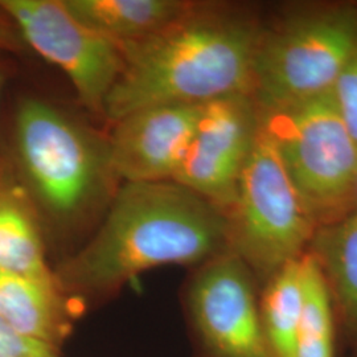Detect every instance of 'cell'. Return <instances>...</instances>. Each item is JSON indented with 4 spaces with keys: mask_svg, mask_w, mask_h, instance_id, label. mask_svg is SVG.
<instances>
[{
    "mask_svg": "<svg viewBox=\"0 0 357 357\" xmlns=\"http://www.w3.org/2000/svg\"><path fill=\"white\" fill-rule=\"evenodd\" d=\"M200 110L202 105H162L116 121L106 143L110 172L126 183L174 180Z\"/></svg>",
    "mask_w": 357,
    "mask_h": 357,
    "instance_id": "30bf717a",
    "label": "cell"
},
{
    "mask_svg": "<svg viewBox=\"0 0 357 357\" xmlns=\"http://www.w3.org/2000/svg\"><path fill=\"white\" fill-rule=\"evenodd\" d=\"M259 112L262 126L318 227L356 206L357 144L331 93Z\"/></svg>",
    "mask_w": 357,
    "mask_h": 357,
    "instance_id": "5b68a950",
    "label": "cell"
},
{
    "mask_svg": "<svg viewBox=\"0 0 357 357\" xmlns=\"http://www.w3.org/2000/svg\"><path fill=\"white\" fill-rule=\"evenodd\" d=\"M259 128L261 112L250 94L202 105L191 143L172 181L227 213Z\"/></svg>",
    "mask_w": 357,
    "mask_h": 357,
    "instance_id": "9c48e42d",
    "label": "cell"
},
{
    "mask_svg": "<svg viewBox=\"0 0 357 357\" xmlns=\"http://www.w3.org/2000/svg\"><path fill=\"white\" fill-rule=\"evenodd\" d=\"M303 255L268 278L259 294L264 328L277 357H295L303 310Z\"/></svg>",
    "mask_w": 357,
    "mask_h": 357,
    "instance_id": "9a60e30c",
    "label": "cell"
},
{
    "mask_svg": "<svg viewBox=\"0 0 357 357\" xmlns=\"http://www.w3.org/2000/svg\"><path fill=\"white\" fill-rule=\"evenodd\" d=\"M337 319L331 294L314 257L303 255V310L295 357H336Z\"/></svg>",
    "mask_w": 357,
    "mask_h": 357,
    "instance_id": "2e32d148",
    "label": "cell"
},
{
    "mask_svg": "<svg viewBox=\"0 0 357 357\" xmlns=\"http://www.w3.org/2000/svg\"><path fill=\"white\" fill-rule=\"evenodd\" d=\"M17 160L40 202L56 217L76 216L110 172L107 146L75 121L38 98L15 114Z\"/></svg>",
    "mask_w": 357,
    "mask_h": 357,
    "instance_id": "8992f818",
    "label": "cell"
},
{
    "mask_svg": "<svg viewBox=\"0 0 357 357\" xmlns=\"http://www.w3.org/2000/svg\"><path fill=\"white\" fill-rule=\"evenodd\" d=\"M6 79H7L6 70H4V68L0 65V93H1V89H3V86H4V84H6Z\"/></svg>",
    "mask_w": 357,
    "mask_h": 357,
    "instance_id": "ffe728a7",
    "label": "cell"
},
{
    "mask_svg": "<svg viewBox=\"0 0 357 357\" xmlns=\"http://www.w3.org/2000/svg\"><path fill=\"white\" fill-rule=\"evenodd\" d=\"M26 47L59 66L79 100L103 113L123 65L119 44L78 20L64 0H0Z\"/></svg>",
    "mask_w": 357,
    "mask_h": 357,
    "instance_id": "ba28073f",
    "label": "cell"
},
{
    "mask_svg": "<svg viewBox=\"0 0 357 357\" xmlns=\"http://www.w3.org/2000/svg\"><path fill=\"white\" fill-rule=\"evenodd\" d=\"M26 44L13 19L0 7V51L20 53Z\"/></svg>",
    "mask_w": 357,
    "mask_h": 357,
    "instance_id": "d6986e66",
    "label": "cell"
},
{
    "mask_svg": "<svg viewBox=\"0 0 357 357\" xmlns=\"http://www.w3.org/2000/svg\"><path fill=\"white\" fill-rule=\"evenodd\" d=\"M68 10L116 43L135 41L174 24L195 4L178 0H64Z\"/></svg>",
    "mask_w": 357,
    "mask_h": 357,
    "instance_id": "5bb4252c",
    "label": "cell"
},
{
    "mask_svg": "<svg viewBox=\"0 0 357 357\" xmlns=\"http://www.w3.org/2000/svg\"><path fill=\"white\" fill-rule=\"evenodd\" d=\"M229 250L225 213L176 181L126 183L101 228L54 270L77 307L112 296L144 271L200 266Z\"/></svg>",
    "mask_w": 357,
    "mask_h": 357,
    "instance_id": "6da1fadb",
    "label": "cell"
},
{
    "mask_svg": "<svg viewBox=\"0 0 357 357\" xmlns=\"http://www.w3.org/2000/svg\"><path fill=\"white\" fill-rule=\"evenodd\" d=\"M262 26L237 13L193 6L149 38L118 43L123 65L103 114L116 122L146 107L204 105L250 94Z\"/></svg>",
    "mask_w": 357,
    "mask_h": 357,
    "instance_id": "7a4b0ae2",
    "label": "cell"
},
{
    "mask_svg": "<svg viewBox=\"0 0 357 357\" xmlns=\"http://www.w3.org/2000/svg\"><path fill=\"white\" fill-rule=\"evenodd\" d=\"M185 310L203 356L277 357L261 318L257 280L230 250L199 266Z\"/></svg>",
    "mask_w": 357,
    "mask_h": 357,
    "instance_id": "52a82bcc",
    "label": "cell"
},
{
    "mask_svg": "<svg viewBox=\"0 0 357 357\" xmlns=\"http://www.w3.org/2000/svg\"><path fill=\"white\" fill-rule=\"evenodd\" d=\"M0 357H59V352L26 339L0 320Z\"/></svg>",
    "mask_w": 357,
    "mask_h": 357,
    "instance_id": "ac0fdd59",
    "label": "cell"
},
{
    "mask_svg": "<svg viewBox=\"0 0 357 357\" xmlns=\"http://www.w3.org/2000/svg\"><path fill=\"white\" fill-rule=\"evenodd\" d=\"M356 52V7L343 4L293 13L278 26L262 29L252 97L266 112L331 93Z\"/></svg>",
    "mask_w": 357,
    "mask_h": 357,
    "instance_id": "3957f363",
    "label": "cell"
},
{
    "mask_svg": "<svg viewBox=\"0 0 357 357\" xmlns=\"http://www.w3.org/2000/svg\"><path fill=\"white\" fill-rule=\"evenodd\" d=\"M0 271L59 286L47 264L38 217L26 190L4 178H0Z\"/></svg>",
    "mask_w": 357,
    "mask_h": 357,
    "instance_id": "4fadbf2b",
    "label": "cell"
},
{
    "mask_svg": "<svg viewBox=\"0 0 357 357\" xmlns=\"http://www.w3.org/2000/svg\"><path fill=\"white\" fill-rule=\"evenodd\" d=\"M76 312L57 284L0 271V320L26 339L59 352Z\"/></svg>",
    "mask_w": 357,
    "mask_h": 357,
    "instance_id": "8fae6325",
    "label": "cell"
},
{
    "mask_svg": "<svg viewBox=\"0 0 357 357\" xmlns=\"http://www.w3.org/2000/svg\"><path fill=\"white\" fill-rule=\"evenodd\" d=\"M307 253L314 257L327 283L337 326L357 343V205L318 227Z\"/></svg>",
    "mask_w": 357,
    "mask_h": 357,
    "instance_id": "7c38bea8",
    "label": "cell"
},
{
    "mask_svg": "<svg viewBox=\"0 0 357 357\" xmlns=\"http://www.w3.org/2000/svg\"><path fill=\"white\" fill-rule=\"evenodd\" d=\"M225 216L230 252L262 284L306 253L318 228L262 122Z\"/></svg>",
    "mask_w": 357,
    "mask_h": 357,
    "instance_id": "277c9868",
    "label": "cell"
},
{
    "mask_svg": "<svg viewBox=\"0 0 357 357\" xmlns=\"http://www.w3.org/2000/svg\"><path fill=\"white\" fill-rule=\"evenodd\" d=\"M331 94L345 128L357 144V52L335 82Z\"/></svg>",
    "mask_w": 357,
    "mask_h": 357,
    "instance_id": "e0dca14e",
    "label": "cell"
}]
</instances>
